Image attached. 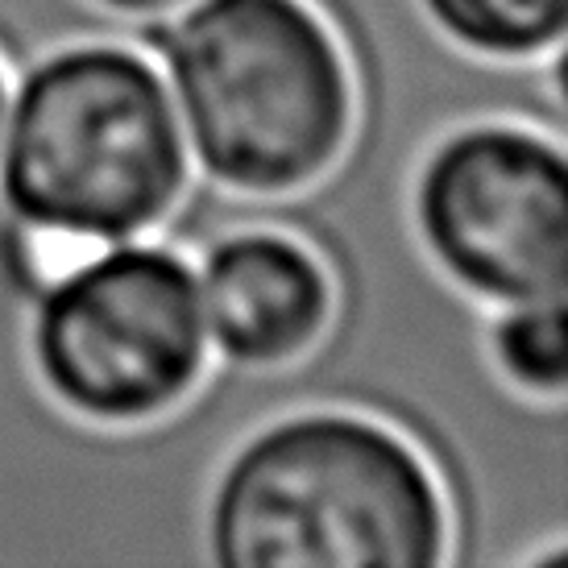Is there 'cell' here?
<instances>
[{"label": "cell", "instance_id": "obj_5", "mask_svg": "<svg viewBox=\"0 0 568 568\" xmlns=\"http://www.w3.org/2000/svg\"><path fill=\"white\" fill-rule=\"evenodd\" d=\"M410 221L469 300L568 295V162L552 133L481 121L440 138L415 174Z\"/></svg>", "mask_w": 568, "mask_h": 568}, {"label": "cell", "instance_id": "obj_7", "mask_svg": "<svg viewBox=\"0 0 568 568\" xmlns=\"http://www.w3.org/2000/svg\"><path fill=\"white\" fill-rule=\"evenodd\" d=\"M432 26L477 59L531 63L565 47L568 0H419Z\"/></svg>", "mask_w": 568, "mask_h": 568}, {"label": "cell", "instance_id": "obj_1", "mask_svg": "<svg viewBox=\"0 0 568 568\" xmlns=\"http://www.w3.org/2000/svg\"><path fill=\"white\" fill-rule=\"evenodd\" d=\"M448 498L427 457L357 410H295L212 481L204 556L221 568H436Z\"/></svg>", "mask_w": 568, "mask_h": 568}, {"label": "cell", "instance_id": "obj_10", "mask_svg": "<svg viewBox=\"0 0 568 568\" xmlns=\"http://www.w3.org/2000/svg\"><path fill=\"white\" fill-rule=\"evenodd\" d=\"M4 109H9V71L0 63V129H4Z\"/></svg>", "mask_w": 568, "mask_h": 568}, {"label": "cell", "instance_id": "obj_6", "mask_svg": "<svg viewBox=\"0 0 568 568\" xmlns=\"http://www.w3.org/2000/svg\"><path fill=\"white\" fill-rule=\"evenodd\" d=\"M195 283L212 353L250 374L303 362L336 320L332 270L286 229L253 224L207 241Z\"/></svg>", "mask_w": 568, "mask_h": 568}, {"label": "cell", "instance_id": "obj_8", "mask_svg": "<svg viewBox=\"0 0 568 568\" xmlns=\"http://www.w3.org/2000/svg\"><path fill=\"white\" fill-rule=\"evenodd\" d=\"M565 300H536L498 307L486 332V348L503 382L523 398L560 403L568 386Z\"/></svg>", "mask_w": 568, "mask_h": 568}, {"label": "cell", "instance_id": "obj_3", "mask_svg": "<svg viewBox=\"0 0 568 568\" xmlns=\"http://www.w3.org/2000/svg\"><path fill=\"white\" fill-rule=\"evenodd\" d=\"M191 154L171 88L125 42H71L21 75L0 129V204L17 224L92 245L174 216Z\"/></svg>", "mask_w": 568, "mask_h": 568}, {"label": "cell", "instance_id": "obj_4", "mask_svg": "<svg viewBox=\"0 0 568 568\" xmlns=\"http://www.w3.org/2000/svg\"><path fill=\"white\" fill-rule=\"evenodd\" d=\"M207 362L200 283L171 245L112 241L33 291L30 365L83 424H159L200 390Z\"/></svg>", "mask_w": 568, "mask_h": 568}, {"label": "cell", "instance_id": "obj_9", "mask_svg": "<svg viewBox=\"0 0 568 568\" xmlns=\"http://www.w3.org/2000/svg\"><path fill=\"white\" fill-rule=\"evenodd\" d=\"M95 9H104L109 17L125 21L133 30H150V26H162L171 21L174 13H183L191 0H88Z\"/></svg>", "mask_w": 568, "mask_h": 568}, {"label": "cell", "instance_id": "obj_2", "mask_svg": "<svg viewBox=\"0 0 568 568\" xmlns=\"http://www.w3.org/2000/svg\"><path fill=\"white\" fill-rule=\"evenodd\" d=\"M187 154L216 191L270 204L316 187L357 129V83L312 0H191L150 26Z\"/></svg>", "mask_w": 568, "mask_h": 568}]
</instances>
